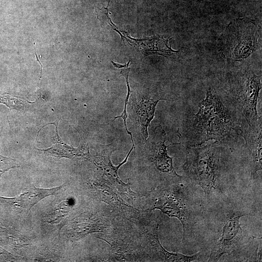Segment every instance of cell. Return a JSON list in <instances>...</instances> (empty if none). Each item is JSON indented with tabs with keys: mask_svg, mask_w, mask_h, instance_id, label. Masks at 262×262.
Instances as JSON below:
<instances>
[{
	"mask_svg": "<svg viewBox=\"0 0 262 262\" xmlns=\"http://www.w3.org/2000/svg\"><path fill=\"white\" fill-rule=\"evenodd\" d=\"M261 217L256 204L234 193L204 206L202 232L208 262H215L224 256L228 261L260 262L262 260V238L251 236L240 222L243 216Z\"/></svg>",
	"mask_w": 262,
	"mask_h": 262,
	"instance_id": "cell-1",
	"label": "cell"
},
{
	"mask_svg": "<svg viewBox=\"0 0 262 262\" xmlns=\"http://www.w3.org/2000/svg\"><path fill=\"white\" fill-rule=\"evenodd\" d=\"M221 143L188 147L182 166L184 179L204 191L207 204L235 193L236 186L230 174V160Z\"/></svg>",
	"mask_w": 262,
	"mask_h": 262,
	"instance_id": "cell-2",
	"label": "cell"
},
{
	"mask_svg": "<svg viewBox=\"0 0 262 262\" xmlns=\"http://www.w3.org/2000/svg\"><path fill=\"white\" fill-rule=\"evenodd\" d=\"M185 133L188 147L209 140L225 143L240 134L237 118L226 107L214 89L209 88L199 105L198 112L191 118Z\"/></svg>",
	"mask_w": 262,
	"mask_h": 262,
	"instance_id": "cell-3",
	"label": "cell"
},
{
	"mask_svg": "<svg viewBox=\"0 0 262 262\" xmlns=\"http://www.w3.org/2000/svg\"><path fill=\"white\" fill-rule=\"evenodd\" d=\"M195 186L183 177L177 180L165 181L152 193L151 210L158 209L180 222L183 229L182 243L186 246L195 242L198 224L203 222L204 206L194 199Z\"/></svg>",
	"mask_w": 262,
	"mask_h": 262,
	"instance_id": "cell-4",
	"label": "cell"
},
{
	"mask_svg": "<svg viewBox=\"0 0 262 262\" xmlns=\"http://www.w3.org/2000/svg\"><path fill=\"white\" fill-rule=\"evenodd\" d=\"M261 31L260 25L248 18L231 21L218 39L220 53L229 63L245 61L261 48Z\"/></svg>",
	"mask_w": 262,
	"mask_h": 262,
	"instance_id": "cell-5",
	"label": "cell"
},
{
	"mask_svg": "<svg viewBox=\"0 0 262 262\" xmlns=\"http://www.w3.org/2000/svg\"><path fill=\"white\" fill-rule=\"evenodd\" d=\"M261 88V76L252 71H246L239 75L231 83L229 93L231 103L249 126L262 122L257 112Z\"/></svg>",
	"mask_w": 262,
	"mask_h": 262,
	"instance_id": "cell-6",
	"label": "cell"
},
{
	"mask_svg": "<svg viewBox=\"0 0 262 262\" xmlns=\"http://www.w3.org/2000/svg\"><path fill=\"white\" fill-rule=\"evenodd\" d=\"M165 132L161 125L156 128L155 135L149 142L150 161L155 169L169 180H180L183 176L176 172L173 166V157L168 155L167 150V147L177 143L166 146L165 144Z\"/></svg>",
	"mask_w": 262,
	"mask_h": 262,
	"instance_id": "cell-7",
	"label": "cell"
},
{
	"mask_svg": "<svg viewBox=\"0 0 262 262\" xmlns=\"http://www.w3.org/2000/svg\"><path fill=\"white\" fill-rule=\"evenodd\" d=\"M165 98H154L147 95L132 96L130 103L132 121L137 127L140 134L145 141L148 138V127L153 120L157 103Z\"/></svg>",
	"mask_w": 262,
	"mask_h": 262,
	"instance_id": "cell-8",
	"label": "cell"
},
{
	"mask_svg": "<svg viewBox=\"0 0 262 262\" xmlns=\"http://www.w3.org/2000/svg\"><path fill=\"white\" fill-rule=\"evenodd\" d=\"M110 145L103 146L100 150L95 155L90 154L88 160L100 169L121 193L131 197L134 193L130 189L129 180L128 183H124L118 176V171L119 167L127 162L134 147H132L122 163L117 166H115L111 162V156L115 149H114Z\"/></svg>",
	"mask_w": 262,
	"mask_h": 262,
	"instance_id": "cell-9",
	"label": "cell"
},
{
	"mask_svg": "<svg viewBox=\"0 0 262 262\" xmlns=\"http://www.w3.org/2000/svg\"><path fill=\"white\" fill-rule=\"evenodd\" d=\"M262 122L249 126L240 133L245 139L248 152V160L252 180L257 179V173L262 168Z\"/></svg>",
	"mask_w": 262,
	"mask_h": 262,
	"instance_id": "cell-10",
	"label": "cell"
},
{
	"mask_svg": "<svg viewBox=\"0 0 262 262\" xmlns=\"http://www.w3.org/2000/svg\"><path fill=\"white\" fill-rule=\"evenodd\" d=\"M61 188L62 186L44 189L33 186L23 189L19 195L13 197H0L16 210L28 213L38 202L47 196L55 195Z\"/></svg>",
	"mask_w": 262,
	"mask_h": 262,
	"instance_id": "cell-11",
	"label": "cell"
},
{
	"mask_svg": "<svg viewBox=\"0 0 262 262\" xmlns=\"http://www.w3.org/2000/svg\"><path fill=\"white\" fill-rule=\"evenodd\" d=\"M52 144L50 147L47 149L37 150L46 157L56 161L62 158L88 160L90 154L89 147L86 143H83L77 148L66 144L64 141Z\"/></svg>",
	"mask_w": 262,
	"mask_h": 262,
	"instance_id": "cell-12",
	"label": "cell"
},
{
	"mask_svg": "<svg viewBox=\"0 0 262 262\" xmlns=\"http://www.w3.org/2000/svg\"><path fill=\"white\" fill-rule=\"evenodd\" d=\"M101 186L98 188L99 195L103 201L110 204L113 208L120 212L128 213L131 215H138L137 211L132 207L125 204L114 190L106 186V182H100Z\"/></svg>",
	"mask_w": 262,
	"mask_h": 262,
	"instance_id": "cell-13",
	"label": "cell"
},
{
	"mask_svg": "<svg viewBox=\"0 0 262 262\" xmlns=\"http://www.w3.org/2000/svg\"><path fill=\"white\" fill-rule=\"evenodd\" d=\"M0 103L5 105L10 110L14 109L23 113L33 111L37 105L36 101H28L7 94L0 96Z\"/></svg>",
	"mask_w": 262,
	"mask_h": 262,
	"instance_id": "cell-14",
	"label": "cell"
},
{
	"mask_svg": "<svg viewBox=\"0 0 262 262\" xmlns=\"http://www.w3.org/2000/svg\"><path fill=\"white\" fill-rule=\"evenodd\" d=\"M105 228L103 226L98 224L97 223L90 222L75 225V227H73V229L75 232H77L76 233L79 237V236H83L89 233L101 231V229Z\"/></svg>",
	"mask_w": 262,
	"mask_h": 262,
	"instance_id": "cell-15",
	"label": "cell"
},
{
	"mask_svg": "<svg viewBox=\"0 0 262 262\" xmlns=\"http://www.w3.org/2000/svg\"><path fill=\"white\" fill-rule=\"evenodd\" d=\"M20 166L19 163L15 159L5 157L0 155V178L4 173L8 170Z\"/></svg>",
	"mask_w": 262,
	"mask_h": 262,
	"instance_id": "cell-16",
	"label": "cell"
},
{
	"mask_svg": "<svg viewBox=\"0 0 262 262\" xmlns=\"http://www.w3.org/2000/svg\"><path fill=\"white\" fill-rule=\"evenodd\" d=\"M111 0H109L108 5L106 7H103L101 8L95 7V11L97 13L98 18L99 19L101 26L106 24H108L111 26H115L113 23L108 14V5Z\"/></svg>",
	"mask_w": 262,
	"mask_h": 262,
	"instance_id": "cell-17",
	"label": "cell"
},
{
	"mask_svg": "<svg viewBox=\"0 0 262 262\" xmlns=\"http://www.w3.org/2000/svg\"><path fill=\"white\" fill-rule=\"evenodd\" d=\"M126 84H127V89H128V92H127L126 97V98H125V99L124 100V110H123L122 113L120 115H118V116H115L114 118V120H115V119H117V118H122V119H123V120L124 121V123L125 128V129L126 130V131L131 136V140L132 143V146L134 147V142H133V138H132V133H131V132H130L128 130L127 123H126L127 118V116H128L127 112V105L128 104L129 99L130 95L131 94V90L130 89L129 83H127Z\"/></svg>",
	"mask_w": 262,
	"mask_h": 262,
	"instance_id": "cell-18",
	"label": "cell"
},
{
	"mask_svg": "<svg viewBox=\"0 0 262 262\" xmlns=\"http://www.w3.org/2000/svg\"><path fill=\"white\" fill-rule=\"evenodd\" d=\"M113 64V65L116 68H127L128 67V66L130 63V61L129 60L128 63H126L124 65H121V64H117V63H116L113 61H112L111 62Z\"/></svg>",
	"mask_w": 262,
	"mask_h": 262,
	"instance_id": "cell-19",
	"label": "cell"
},
{
	"mask_svg": "<svg viewBox=\"0 0 262 262\" xmlns=\"http://www.w3.org/2000/svg\"><path fill=\"white\" fill-rule=\"evenodd\" d=\"M33 46H34V50H35V58H36V61L37 62H38L40 65V66L41 67V73H40V80L42 77V67H43V66L42 65L41 63V62L39 61V60L38 59V58L37 57V55L36 54V49H35V42H33Z\"/></svg>",
	"mask_w": 262,
	"mask_h": 262,
	"instance_id": "cell-20",
	"label": "cell"
}]
</instances>
